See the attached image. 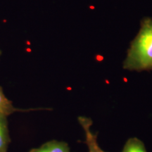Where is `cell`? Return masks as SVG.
Here are the masks:
<instances>
[{
  "label": "cell",
  "instance_id": "cell-7",
  "mask_svg": "<svg viewBox=\"0 0 152 152\" xmlns=\"http://www.w3.org/2000/svg\"><path fill=\"white\" fill-rule=\"evenodd\" d=\"M1 51L0 50V56H1Z\"/></svg>",
  "mask_w": 152,
  "mask_h": 152
},
{
  "label": "cell",
  "instance_id": "cell-4",
  "mask_svg": "<svg viewBox=\"0 0 152 152\" xmlns=\"http://www.w3.org/2000/svg\"><path fill=\"white\" fill-rule=\"evenodd\" d=\"M45 109H17L13 106L11 101L9 100L4 94L2 87L0 86V115L8 117L9 115L17 111H30L35 110H41Z\"/></svg>",
  "mask_w": 152,
  "mask_h": 152
},
{
  "label": "cell",
  "instance_id": "cell-3",
  "mask_svg": "<svg viewBox=\"0 0 152 152\" xmlns=\"http://www.w3.org/2000/svg\"><path fill=\"white\" fill-rule=\"evenodd\" d=\"M29 152H71L68 144L65 142L51 140L38 148L32 149Z\"/></svg>",
  "mask_w": 152,
  "mask_h": 152
},
{
  "label": "cell",
  "instance_id": "cell-6",
  "mask_svg": "<svg viewBox=\"0 0 152 152\" xmlns=\"http://www.w3.org/2000/svg\"><path fill=\"white\" fill-rule=\"evenodd\" d=\"M121 152H147L144 142L137 137L128 139Z\"/></svg>",
  "mask_w": 152,
  "mask_h": 152
},
{
  "label": "cell",
  "instance_id": "cell-1",
  "mask_svg": "<svg viewBox=\"0 0 152 152\" xmlns=\"http://www.w3.org/2000/svg\"><path fill=\"white\" fill-rule=\"evenodd\" d=\"M123 68L130 71H152V18L144 17L137 35L130 42Z\"/></svg>",
  "mask_w": 152,
  "mask_h": 152
},
{
  "label": "cell",
  "instance_id": "cell-2",
  "mask_svg": "<svg viewBox=\"0 0 152 152\" xmlns=\"http://www.w3.org/2000/svg\"><path fill=\"white\" fill-rule=\"evenodd\" d=\"M80 125L85 131V143L88 147L89 152H106L101 149L97 142V133H94L91 130L92 121L90 118L85 116L78 117Z\"/></svg>",
  "mask_w": 152,
  "mask_h": 152
},
{
  "label": "cell",
  "instance_id": "cell-5",
  "mask_svg": "<svg viewBox=\"0 0 152 152\" xmlns=\"http://www.w3.org/2000/svg\"><path fill=\"white\" fill-rule=\"evenodd\" d=\"M10 142L7 117L0 115V152H7Z\"/></svg>",
  "mask_w": 152,
  "mask_h": 152
}]
</instances>
